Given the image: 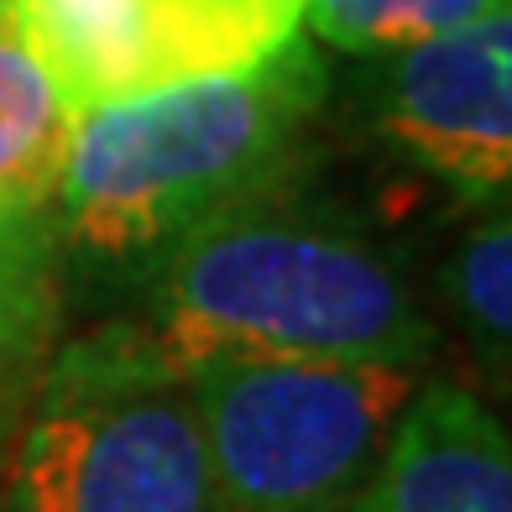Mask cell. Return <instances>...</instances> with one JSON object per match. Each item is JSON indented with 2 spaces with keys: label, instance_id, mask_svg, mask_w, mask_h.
Listing matches in <instances>:
<instances>
[{
  "label": "cell",
  "instance_id": "8fae6325",
  "mask_svg": "<svg viewBox=\"0 0 512 512\" xmlns=\"http://www.w3.org/2000/svg\"><path fill=\"white\" fill-rule=\"evenodd\" d=\"M11 32V0H0V37Z\"/></svg>",
  "mask_w": 512,
  "mask_h": 512
},
{
  "label": "cell",
  "instance_id": "277c9868",
  "mask_svg": "<svg viewBox=\"0 0 512 512\" xmlns=\"http://www.w3.org/2000/svg\"><path fill=\"white\" fill-rule=\"evenodd\" d=\"M220 512H351L418 387L403 366L189 361Z\"/></svg>",
  "mask_w": 512,
  "mask_h": 512
},
{
  "label": "cell",
  "instance_id": "7a4b0ae2",
  "mask_svg": "<svg viewBox=\"0 0 512 512\" xmlns=\"http://www.w3.org/2000/svg\"><path fill=\"white\" fill-rule=\"evenodd\" d=\"M142 330L178 366L204 356L418 371L434 319L345 204L288 178L178 241L136 283Z\"/></svg>",
  "mask_w": 512,
  "mask_h": 512
},
{
  "label": "cell",
  "instance_id": "8992f818",
  "mask_svg": "<svg viewBox=\"0 0 512 512\" xmlns=\"http://www.w3.org/2000/svg\"><path fill=\"white\" fill-rule=\"evenodd\" d=\"M63 147L68 110L6 32L0 37V450L11 445L63 335Z\"/></svg>",
  "mask_w": 512,
  "mask_h": 512
},
{
  "label": "cell",
  "instance_id": "30bf717a",
  "mask_svg": "<svg viewBox=\"0 0 512 512\" xmlns=\"http://www.w3.org/2000/svg\"><path fill=\"white\" fill-rule=\"evenodd\" d=\"M476 225L460 236L450 256V304L455 324L471 340V351L486 371L507 377V345H512V220L507 199L476 209Z\"/></svg>",
  "mask_w": 512,
  "mask_h": 512
},
{
  "label": "cell",
  "instance_id": "52a82bcc",
  "mask_svg": "<svg viewBox=\"0 0 512 512\" xmlns=\"http://www.w3.org/2000/svg\"><path fill=\"white\" fill-rule=\"evenodd\" d=\"M366 63V105L387 147L460 204H502L512 183V11Z\"/></svg>",
  "mask_w": 512,
  "mask_h": 512
},
{
  "label": "cell",
  "instance_id": "6da1fadb",
  "mask_svg": "<svg viewBox=\"0 0 512 512\" xmlns=\"http://www.w3.org/2000/svg\"><path fill=\"white\" fill-rule=\"evenodd\" d=\"M330 63L298 32L272 58L68 115L58 225L68 277L142 283L178 241L304 173Z\"/></svg>",
  "mask_w": 512,
  "mask_h": 512
},
{
  "label": "cell",
  "instance_id": "ba28073f",
  "mask_svg": "<svg viewBox=\"0 0 512 512\" xmlns=\"http://www.w3.org/2000/svg\"><path fill=\"white\" fill-rule=\"evenodd\" d=\"M351 512H512V445L471 387L434 377L387 439L377 476Z\"/></svg>",
  "mask_w": 512,
  "mask_h": 512
},
{
  "label": "cell",
  "instance_id": "5b68a950",
  "mask_svg": "<svg viewBox=\"0 0 512 512\" xmlns=\"http://www.w3.org/2000/svg\"><path fill=\"white\" fill-rule=\"evenodd\" d=\"M298 32V0H11V37L68 115L241 74Z\"/></svg>",
  "mask_w": 512,
  "mask_h": 512
},
{
  "label": "cell",
  "instance_id": "3957f363",
  "mask_svg": "<svg viewBox=\"0 0 512 512\" xmlns=\"http://www.w3.org/2000/svg\"><path fill=\"white\" fill-rule=\"evenodd\" d=\"M6 486V512H220L189 371L131 314L58 340Z\"/></svg>",
  "mask_w": 512,
  "mask_h": 512
},
{
  "label": "cell",
  "instance_id": "9c48e42d",
  "mask_svg": "<svg viewBox=\"0 0 512 512\" xmlns=\"http://www.w3.org/2000/svg\"><path fill=\"white\" fill-rule=\"evenodd\" d=\"M507 11V0H298V21L314 48L345 58H382L413 42Z\"/></svg>",
  "mask_w": 512,
  "mask_h": 512
}]
</instances>
